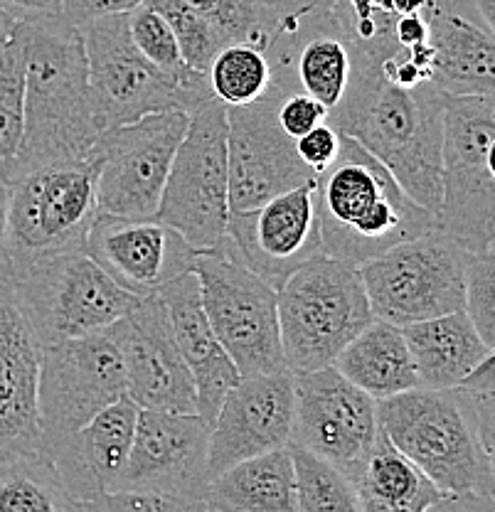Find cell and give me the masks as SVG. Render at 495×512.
Masks as SVG:
<instances>
[{
  "label": "cell",
  "instance_id": "obj_5",
  "mask_svg": "<svg viewBox=\"0 0 495 512\" xmlns=\"http://www.w3.org/2000/svg\"><path fill=\"white\" fill-rule=\"evenodd\" d=\"M40 348L101 333L141 298L106 274L84 249L47 254L0 274Z\"/></svg>",
  "mask_w": 495,
  "mask_h": 512
},
{
  "label": "cell",
  "instance_id": "obj_23",
  "mask_svg": "<svg viewBox=\"0 0 495 512\" xmlns=\"http://www.w3.org/2000/svg\"><path fill=\"white\" fill-rule=\"evenodd\" d=\"M136 416L138 404L126 394L87 421L82 429L45 448L62 488L77 505V512L87 510L114 488L129 458Z\"/></svg>",
  "mask_w": 495,
  "mask_h": 512
},
{
  "label": "cell",
  "instance_id": "obj_13",
  "mask_svg": "<svg viewBox=\"0 0 495 512\" xmlns=\"http://www.w3.org/2000/svg\"><path fill=\"white\" fill-rule=\"evenodd\" d=\"M126 397L119 348L106 330L42 348L37 375L42 451Z\"/></svg>",
  "mask_w": 495,
  "mask_h": 512
},
{
  "label": "cell",
  "instance_id": "obj_17",
  "mask_svg": "<svg viewBox=\"0 0 495 512\" xmlns=\"http://www.w3.org/2000/svg\"><path fill=\"white\" fill-rule=\"evenodd\" d=\"M380 434L377 402L333 365L294 372V426L289 444L303 446L353 476Z\"/></svg>",
  "mask_w": 495,
  "mask_h": 512
},
{
  "label": "cell",
  "instance_id": "obj_19",
  "mask_svg": "<svg viewBox=\"0 0 495 512\" xmlns=\"http://www.w3.org/2000/svg\"><path fill=\"white\" fill-rule=\"evenodd\" d=\"M316 183L298 185L266 200L257 210L230 212L222 247L279 291L301 264L321 252Z\"/></svg>",
  "mask_w": 495,
  "mask_h": 512
},
{
  "label": "cell",
  "instance_id": "obj_3",
  "mask_svg": "<svg viewBox=\"0 0 495 512\" xmlns=\"http://www.w3.org/2000/svg\"><path fill=\"white\" fill-rule=\"evenodd\" d=\"M313 200L321 252L355 266L436 224L434 212L414 202L387 165L348 133H340L338 156L318 173Z\"/></svg>",
  "mask_w": 495,
  "mask_h": 512
},
{
  "label": "cell",
  "instance_id": "obj_42",
  "mask_svg": "<svg viewBox=\"0 0 495 512\" xmlns=\"http://www.w3.org/2000/svg\"><path fill=\"white\" fill-rule=\"evenodd\" d=\"M338 0H262L271 28H289L306 15L328 13Z\"/></svg>",
  "mask_w": 495,
  "mask_h": 512
},
{
  "label": "cell",
  "instance_id": "obj_30",
  "mask_svg": "<svg viewBox=\"0 0 495 512\" xmlns=\"http://www.w3.org/2000/svg\"><path fill=\"white\" fill-rule=\"evenodd\" d=\"M0 512H77L45 451L0 466Z\"/></svg>",
  "mask_w": 495,
  "mask_h": 512
},
{
  "label": "cell",
  "instance_id": "obj_29",
  "mask_svg": "<svg viewBox=\"0 0 495 512\" xmlns=\"http://www.w3.org/2000/svg\"><path fill=\"white\" fill-rule=\"evenodd\" d=\"M333 367L370 394L375 402L419 387L417 370L399 325L372 318L370 323L338 352Z\"/></svg>",
  "mask_w": 495,
  "mask_h": 512
},
{
  "label": "cell",
  "instance_id": "obj_16",
  "mask_svg": "<svg viewBox=\"0 0 495 512\" xmlns=\"http://www.w3.org/2000/svg\"><path fill=\"white\" fill-rule=\"evenodd\" d=\"M207 451L210 424L200 414L138 407L129 458L111 490L170 495L193 512H205L202 495L210 483Z\"/></svg>",
  "mask_w": 495,
  "mask_h": 512
},
{
  "label": "cell",
  "instance_id": "obj_31",
  "mask_svg": "<svg viewBox=\"0 0 495 512\" xmlns=\"http://www.w3.org/2000/svg\"><path fill=\"white\" fill-rule=\"evenodd\" d=\"M212 94L225 106L252 104L271 87V64L254 42H227L207 69Z\"/></svg>",
  "mask_w": 495,
  "mask_h": 512
},
{
  "label": "cell",
  "instance_id": "obj_21",
  "mask_svg": "<svg viewBox=\"0 0 495 512\" xmlns=\"http://www.w3.org/2000/svg\"><path fill=\"white\" fill-rule=\"evenodd\" d=\"M294 426V372L244 375L227 389L210 426V478L239 461L289 446Z\"/></svg>",
  "mask_w": 495,
  "mask_h": 512
},
{
  "label": "cell",
  "instance_id": "obj_12",
  "mask_svg": "<svg viewBox=\"0 0 495 512\" xmlns=\"http://www.w3.org/2000/svg\"><path fill=\"white\" fill-rule=\"evenodd\" d=\"M227 195V106L212 99L190 114L156 217L178 229L198 252L217 249L227 234Z\"/></svg>",
  "mask_w": 495,
  "mask_h": 512
},
{
  "label": "cell",
  "instance_id": "obj_44",
  "mask_svg": "<svg viewBox=\"0 0 495 512\" xmlns=\"http://www.w3.org/2000/svg\"><path fill=\"white\" fill-rule=\"evenodd\" d=\"M5 212H8V183L0 178V259H3V242H5Z\"/></svg>",
  "mask_w": 495,
  "mask_h": 512
},
{
  "label": "cell",
  "instance_id": "obj_34",
  "mask_svg": "<svg viewBox=\"0 0 495 512\" xmlns=\"http://www.w3.org/2000/svg\"><path fill=\"white\" fill-rule=\"evenodd\" d=\"M151 8L168 20V25L175 32L178 40L180 55H183L185 64L195 72L207 74L210 62L215 60L217 52L227 45L225 32L217 28L215 23L205 18L200 10H195L188 0H143Z\"/></svg>",
  "mask_w": 495,
  "mask_h": 512
},
{
  "label": "cell",
  "instance_id": "obj_41",
  "mask_svg": "<svg viewBox=\"0 0 495 512\" xmlns=\"http://www.w3.org/2000/svg\"><path fill=\"white\" fill-rule=\"evenodd\" d=\"M143 0H65L62 5V18L74 28L92 23V20L104 18V15L129 13V10L141 5Z\"/></svg>",
  "mask_w": 495,
  "mask_h": 512
},
{
  "label": "cell",
  "instance_id": "obj_45",
  "mask_svg": "<svg viewBox=\"0 0 495 512\" xmlns=\"http://www.w3.org/2000/svg\"><path fill=\"white\" fill-rule=\"evenodd\" d=\"M15 23H18V20L10 18V15L5 13L3 8H0V52H3L5 42H8L10 32H13V28H15Z\"/></svg>",
  "mask_w": 495,
  "mask_h": 512
},
{
  "label": "cell",
  "instance_id": "obj_39",
  "mask_svg": "<svg viewBox=\"0 0 495 512\" xmlns=\"http://www.w3.org/2000/svg\"><path fill=\"white\" fill-rule=\"evenodd\" d=\"M89 512H180L190 510L183 500L170 495L148 493V490H111L101 495L97 503L87 508Z\"/></svg>",
  "mask_w": 495,
  "mask_h": 512
},
{
  "label": "cell",
  "instance_id": "obj_14",
  "mask_svg": "<svg viewBox=\"0 0 495 512\" xmlns=\"http://www.w3.org/2000/svg\"><path fill=\"white\" fill-rule=\"evenodd\" d=\"M190 114L161 111L101 133L97 210L124 217H156L170 163Z\"/></svg>",
  "mask_w": 495,
  "mask_h": 512
},
{
  "label": "cell",
  "instance_id": "obj_35",
  "mask_svg": "<svg viewBox=\"0 0 495 512\" xmlns=\"http://www.w3.org/2000/svg\"><path fill=\"white\" fill-rule=\"evenodd\" d=\"M126 15H129V35L133 45H136V50L148 62L156 64L161 72L180 79V82H200V79H207V74L195 72V69H190L185 64L173 28H170L168 20L156 8H151L148 3H141Z\"/></svg>",
  "mask_w": 495,
  "mask_h": 512
},
{
  "label": "cell",
  "instance_id": "obj_15",
  "mask_svg": "<svg viewBox=\"0 0 495 512\" xmlns=\"http://www.w3.org/2000/svg\"><path fill=\"white\" fill-rule=\"evenodd\" d=\"M269 92L252 104L227 106V175H230V212L257 210L266 200L298 185L316 183L318 175L298 158L296 141L276 119L281 96Z\"/></svg>",
  "mask_w": 495,
  "mask_h": 512
},
{
  "label": "cell",
  "instance_id": "obj_11",
  "mask_svg": "<svg viewBox=\"0 0 495 512\" xmlns=\"http://www.w3.org/2000/svg\"><path fill=\"white\" fill-rule=\"evenodd\" d=\"M471 252L439 229L399 242L360 264L372 316L404 325L463 308Z\"/></svg>",
  "mask_w": 495,
  "mask_h": 512
},
{
  "label": "cell",
  "instance_id": "obj_38",
  "mask_svg": "<svg viewBox=\"0 0 495 512\" xmlns=\"http://www.w3.org/2000/svg\"><path fill=\"white\" fill-rule=\"evenodd\" d=\"M279 126L289 138H301L303 133L311 131L313 126L328 121V109L318 99L306 92H289L281 96L279 109H276Z\"/></svg>",
  "mask_w": 495,
  "mask_h": 512
},
{
  "label": "cell",
  "instance_id": "obj_26",
  "mask_svg": "<svg viewBox=\"0 0 495 512\" xmlns=\"http://www.w3.org/2000/svg\"><path fill=\"white\" fill-rule=\"evenodd\" d=\"M402 333L417 370L419 387H456L483 360L493 357V348L478 335L463 308L404 325Z\"/></svg>",
  "mask_w": 495,
  "mask_h": 512
},
{
  "label": "cell",
  "instance_id": "obj_24",
  "mask_svg": "<svg viewBox=\"0 0 495 512\" xmlns=\"http://www.w3.org/2000/svg\"><path fill=\"white\" fill-rule=\"evenodd\" d=\"M158 296L168 311L185 365L193 375L198 414L212 426L222 397L239 380L237 365L212 330L210 318L202 306L200 279L195 271H185L178 279L165 284Z\"/></svg>",
  "mask_w": 495,
  "mask_h": 512
},
{
  "label": "cell",
  "instance_id": "obj_22",
  "mask_svg": "<svg viewBox=\"0 0 495 512\" xmlns=\"http://www.w3.org/2000/svg\"><path fill=\"white\" fill-rule=\"evenodd\" d=\"M42 348L0 281V466L42 451L37 375Z\"/></svg>",
  "mask_w": 495,
  "mask_h": 512
},
{
  "label": "cell",
  "instance_id": "obj_6",
  "mask_svg": "<svg viewBox=\"0 0 495 512\" xmlns=\"http://www.w3.org/2000/svg\"><path fill=\"white\" fill-rule=\"evenodd\" d=\"M276 306L291 372L333 365L338 352L375 318L358 266L328 254L298 266L279 288Z\"/></svg>",
  "mask_w": 495,
  "mask_h": 512
},
{
  "label": "cell",
  "instance_id": "obj_36",
  "mask_svg": "<svg viewBox=\"0 0 495 512\" xmlns=\"http://www.w3.org/2000/svg\"><path fill=\"white\" fill-rule=\"evenodd\" d=\"M188 3L225 32L230 42H254L264 47L274 32L262 0H188Z\"/></svg>",
  "mask_w": 495,
  "mask_h": 512
},
{
  "label": "cell",
  "instance_id": "obj_27",
  "mask_svg": "<svg viewBox=\"0 0 495 512\" xmlns=\"http://www.w3.org/2000/svg\"><path fill=\"white\" fill-rule=\"evenodd\" d=\"M360 500V512H424L449 510L451 498L390 444L377 434L358 471L350 476Z\"/></svg>",
  "mask_w": 495,
  "mask_h": 512
},
{
  "label": "cell",
  "instance_id": "obj_9",
  "mask_svg": "<svg viewBox=\"0 0 495 512\" xmlns=\"http://www.w3.org/2000/svg\"><path fill=\"white\" fill-rule=\"evenodd\" d=\"M87 52L89 92L101 131L129 124L148 114H193L215 99L210 82H180L161 72L133 45L129 15H104L79 28Z\"/></svg>",
  "mask_w": 495,
  "mask_h": 512
},
{
  "label": "cell",
  "instance_id": "obj_33",
  "mask_svg": "<svg viewBox=\"0 0 495 512\" xmlns=\"http://www.w3.org/2000/svg\"><path fill=\"white\" fill-rule=\"evenodd\" d=\"M25 126V32L15 23L0 52V178L8 183Z\"/></svg>",
  "mask_w": 495,
  "mask_h": 512
},
{
  "label": "cell",
  "instance_id": "obj_37",
  "mask_svg": "<svg viewBox=\"0 0 495 512\" xmlns=\"http://www.w3.org/2000/svg\"><path fill=\"white\" fill-rule=\"evenodd\" d=\"M463 311L478 335L495 345V249L471 254L463 281Z\"/></svg>",
  "mask_w": 495,
  "mask_h": 512
},
{
  "label": "cell",
  "instance_id": "obj_2",
  "mask_svg": "<svg viewBox=\"0 0 495 512\" xmlns=\"http://www.w3.org/2000/svg\"><path fill=\"white\" fill-rule=\"evenodd\" d=\"M25 126L8 180L60 160L94 156L101 126L89 92L82 32L65 18L23 23Z\"/></svg>",
  "mask_w": 495,
  "mask_h": 512
},
{
  "label": "cell",
  "instance_id": "obj_18",
  "mask_svg": "<svg viewBox=\"0 0 495 512\" xmlns=\"http://www.w3.org/2000/svg\"><path fill=\"white\" fill-rule=\"evenodd\" d=\"M124 362L126 394L141 409L198 414L195 382L158 293L106 328Z\"/></svg>",
  "mask_w": 495,
  "mask_h": 512
},
{
  "label": "cell",
  "instance_id": "obj_28",
  "mask_svg": "<svg viewBox=\"0 0 495 512\" xmlns=\"http://www.w3.org/2000/svg\"><path fill=\"white\" fill-rule=\"evenodd\" d=\"M205 512H296L289 446L239 461L217 473L202 495Z\"/></svg>",
  "mask_w": 495,
  "mask_h": 512
},
{
  "label": "cell",
  "instance_id": "obj_20",
  "mask_svg": "<svg viewBox=\"0 0 495 512\" xmlns=\"http://www.w3.org/2000/svg\"><path fill=\"white\" fill-rule=\"evenodd\" d=\"M84 252L133 296H153L165 284L193 271L198 249L158 217H124L97 212Z\"/></svg>",
  "mask_w": 495,
  "mask_h": 512
},
{
  "label": "cell",
  "instance_id": "obj_32",
  "mask_svg": "<svg viewBox=\"0 0 495 512\" xmlns=\"http://www.w3.org/2000/svg\"><path fill=\"white\" fill-rule=\"evenodd\" d=\"M289 453L294 466L296 512H360L358 493L338 466L296 444H289Z\"/></svg>",
  "mask_w": 495,
  "mask_h": 512
},
{
  "label": "cell",
  "instance_id": "obj_7",
  "mask_svg": "<svg viewBox=\"0 0 495 512\" xmlns=\"http://www.w3.org/2000/svg\"><path fill=\"white\" fill-rule=\"evenodd\" d=\"M99 156L60 160L8 180L0 274L40 256L82 249L97 215Z\"/></svg>",
  "mask_w": 495,
  "mask_h": 512
},
{
  "label": "cell",
  "instance_id": "obj_8",
  "mask_svg": "<svg viewBox=\"0 0 495 512\" xmlns=\"http://www.w3.org/2000/svg\"><path fill=\"white\" fill-rule=\"evenodd\" d=\"M493 143L495 94L446 96L434 227L471 254L495 249Z\"/></svg>",
  "mask_w": 495,
  "mask_h": 512
},
{
  "label": "cell",
  "instance_id": "obj_10",
  "mask_svg": "<svg viewBox=\"0 0 495 512\" xmlns=\"http://www.w3.org/2000/svg\"><path fill=\"white\" fill-rule=\"evenodd\" d=\"M193 271L212 330L239 377L289 370L281 348L279 291L225 247L198 252Z\"/></svg>",
  "mask_w": 495,
  "mask_h": 512
},
{
  "label": "cell",
  "instance_id": "obj_25",
  "mask_svg": "<svg viewBox=\"0 0 495 512\" xmlns=\"http://www.w3.org/2000/svg\"><path fill=\"white\" fill-rule=\"evenodd\" d=\"M427 20L434 87L446 96L495 94L493 32L436 0Z\"/></svg>",
  "mask_w": 495,
  "mask_h": 512
},
{
  "label": "cell",
  "instance_id": "obj_1",
  "mask_svg": "<svg viewBox=\"0 0 495 512\" xmlns=\"http://www.w3.org/2000/svg\"><path fill=\"white\" fill-rule=\"evenodd\" d=\"M444 99L434 84L402 87L380 60L353 45V74L328 124L363 143L387 165L407 195L436 215L441 202Z\"/></svg>",
  "mask_w": 495,
  "mask_h": 512
},
{
  "label": "cell",
  "instance_id": "obj_4",
  "mask_svg": "<svg viewBox=\"0 0 495 512\" xmlns=\"http://www.w3.org/2000/svg\"><path fill=\"white\" fill-rule=\"evenodd\" d=\"M377 424L399 453L451 498L449 510H493V451L451 389L412 387L377 402Z\"/></svg>",
  "mask_w": 495,
  "mask_h": 512
},
{
  "label": "cell",
  "instance_id": "obj_40",
  "mask_svg": "<svg viewBox=\"0 0 495 512\" xmlns=\"http://www.w3.org/2000/svg\"><path fill=\"white\" fill-rule=\"evenodd\" d=\"M340 148V131L335 126H330L328 121L313 126L311 131L303 133L301 138H296V151L298 158L313 170V173H323L333 158L338 156Z\"/></svg>",
  "mask_w": 495,
  "mask_h": 512
},
{
  "label": "cell",
  "instance_id": "obj_43",
  "mask_svg": "<svg viewBox=\"0 0 495 512\" xmlns=\"http://www.w3.org/2000/svg\"><path fill=\"white\" fill-rule=\"evenodd\" d=\"M65 0H0V8L18 23H47L62 18Z\"/></svg>",
  "mask_w": 495,
  "mask_h": 512
}]
</instances>
